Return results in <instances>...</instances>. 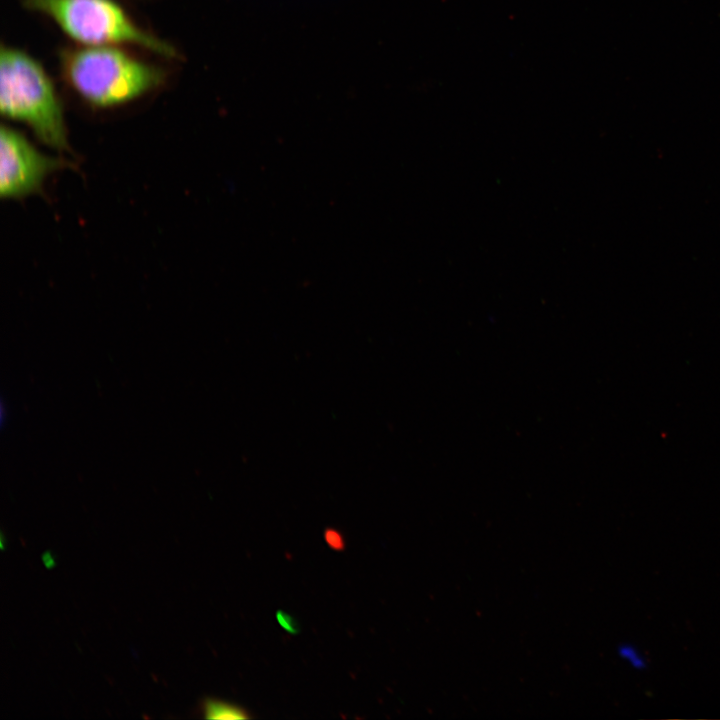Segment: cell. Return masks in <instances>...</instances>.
Listing matches in <instances>:
<instances>
[{
  "label": "cell",
  "mask_w": 720,
  "mask_h": 720,
  "mask_svg": "<svg viewBox=\"0 0 720 720\" xmlns=\"http://www.w3.org/2000/svg\"><path fill=\"white\" fill-rule=\"evenodd\" d=\"M79 46H136L166 58L175 48L138 25L115 0H24Z\"/></svg>",
  "instance_id": "cell-3"
},
{
  "label": "cell",
  "mask_w": 720,
  "mask_h": 720,
  "mask_svg": "<svg viewBox=\"0 0 720 720\" xmlns=\"http://www.w3.org/2000/svg\"><path fill=\"white\" fill-rule=\"evenodd\" d=\"M617 653L622 660L630 664V666L634 669L642 670L647 666L645 657L631 644L624 643L620 645L617 649Z\"/></svg>",
  "instance_id": "cell-6"
},
{
  "label": "cell",
  "mask_w": 720,
  "mask_h": 720,
  "mask_svg": "<svg viewBox=\"0 0 720 720\" xmlns=\"http://www.w3.org/2000/svg\"><path fill=\"white\" fill-rule=\"evenodd\" d=\"M323 537L330 549L339 552L345 550V539L337 529L332 527L326 528Z\"/></svg>",
  "instance_id": "cell-7"
},
{
  "label": "cell",
  "mask_w": 720,
  "mask_h": 720,
  "mask_svg": "<svg viewBox=\"0 0 720 720\" xmlns=\"http://www.w3.org/2000/svg\"><path fill=\"white\" fill-rule=\"evenodd\" d=\"M0 109L46 145L68 149L63 106L52 79L34 57L10 46L0 52Z\"/></svg>",
  "instance_id": "cell-2"
},
{
  "label": "cell",
  "mask_w": 720,
  "mask_h": 720,
  "mask_svg": "<svg viewBox=\"0 0 720 720\" xmlns=\"http://www.w3.org/2000/svg\"><path fill=\"white\" fill-rule=\"evenodd\" d=\"M62 71L71 89L98 108L136 100L159 88L164 71L121 46H79L62 56Z\"/></svg>",
  "instance_id": "cell-1"
},
{
  "label": "cell",
  "mask_w": 720,
  "mask_h": 720,
  "mask_svg": "<svg viewBox=\"0 0 720 720\" xmlns=\"http://www.w3.org/2000/svg\"><path fill=\"white\" fill-rule=\"evenodd\" d=\"M64 166L61 159L41 153L17 130L0 132V194L21 198L38 192L48 175Z\"/></svg>",
  "instance_id": "cell-4"
},
{
  "label": "cell",
  "mask_w": 720,
  "mask_h": 720,
  "mask_svg": "<svg viewBox=\"0 0 720 720\" xmlns=\"http://www.w3.org/2000/svg\"><path fill=\"white\" fill-rule=\"evenodd\" d=\"M202 712L206 719H249V712L242 706L213 698L202 701Z\"/></svg>",
  "instance_id": "cell-5"
},
{
  "label": "cell",
  "mask_w": 720,
  "mask_h": 720,
  "mask_svg": "<svg viewBox=\"0 0 720 720\" xmlns=\"http://www.w3.org/2000/svg\"><path fill=\"white\" fill-rule=\"evenodd\" d=\"M276 620L279 625L290 634H298L300 629L294 617L288 613L278 610L276 612Z\"/></svg>",
  "instance_id": "cell-8"
}]
</instances>
